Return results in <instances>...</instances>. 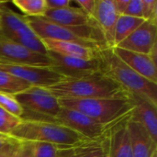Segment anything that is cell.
<instances>
[{"label": "cell", "mask_w": 157, "mask_h": 157, "mask_svg": "<svg viewBox=\"0 0 157 157\" xmlns=\"http://www.w3.org/2000/svg\"><path fill=\"white\" fill-rule=\"evenodd\" d=\"M127 128L133 157H152L157 153V144L141 123L130 117Z\"/></svg>", "instance_id": "obj_17"}, {"label": "cell", "mask_w": 157, "mask_h": 157, "mask_svg": "<svg viewBox=\"0 0 157 157\" xmlns=\"http://www.w3.org/2000/svg\"><path fill=\"white\" fill-rule=\"evenodd\" d=\"M22 119L0 108V133L8 135L21 123Z\"/></svg>", "instance_id": "obj_25"}, {"label": "cell", "mask_w": 157, "mask_h": 157, "mask_svg": "<svg viewBox=\"0 0 157 157\" xmlns=\"http://www.w3.org/2000/svg\"><path fill=\"white\" fill-rule=\"evenodd\" d=\"M19 144L18 141L17 140H13L11 143H9L8 144H6L2 150H0V157H8L11 153L14 151V149L17 146V144Z\"/></svg>", "instance_id": "obj_32"}, {"label": "cell", "mask_w": 157, "mask_h": 157, "mask_svg": "<svg viewBox=\"0 0 157 157\" xmlns=\"http://www.w3.org/2000/svg\"><path fill=\"white\" fill-rule=\"evenodd\" d=\"M97 58L100 73L115 81L129 94L140 96L157 105V84L145 79L125 64L113 52L112 48L98 50Z\"/></svg>", "instance_id": "obj_2"}, {"label": "cell", "mask_w": 157, "mask_h": 157, "mask_svg": "<svg viewBox=\"0 0 157 157\" xmlns=\"http://www.w3.org/2000/svg\"><path fill=\"white\" fill-rule=\"evenodd\" d=\"M129 97L133 103L131 119L141 123L157 144V105L137 95L130 94Z\"/></svg>", "instance_id": "obj_14"}, {"label": "cell", "mask_w": 157, "mask_h": 157, "mask_svg": "<svg viewBox=\"0 0 157 157\" xmlns=\"http://www.w3.org/2000/svg\"><path fill=\"white\" fill-rule=\"evenodd\" d=\"M0 33L32 52L47 54L41 40L30 29L24 15L16 13L2 1H0Z\"/></svg>", "instance_id": "obj_5"}, {"label": "cell", "mask_w": 157, "mask_h": 157, "mask_svg": "<svg viewBox=\"0 0 157 157\" xmlns=\"http://www.w3.org/2000/svg\"><path fill=\"white\" fill-rule=\"evenodd\" d=\"M129 1L130 0H113L115 8H116L117 12H118V14L120 16L124 14L125 9H126L127 6L129 4Z\"/></svg>", "instance_id": "obj_33"}, {"label": "cell", "mask_w": 157, "mask_h": 157, "mask_svg": "<svg viewBox=\"0 0 157 157\" xmlns=\"http://www.w3.org/2000/svg\"><path fill=\"white\" fill-rule=\"evenodd\" d=\"M0 70L29 84L31 86L47 88L65 80L63 76L49 67L0 63Z\"/></svg>", "instance_id": "obj_10"}, {"label": "cell", "mask_w": 157, "mask_h": 157, "mask_svg": "<svg viewBox=\"0 0 157 157\" xmlns=\"http://www.w3.org/2000/svg\"><path fill=\"white\" fill-rule=\"evenodd\" d=\"M156 37L157 23L144 20L138 29L116 47L134 52L149 54L150 51L156 44Z\"/></svg>", "instance_id": "obj_12"}, {"label": "cell", "mask_w": 157, "mask_h": 157, "mask_svg": "<svg viewBox=\"0 0 157 157\" xmlns=\"http://www.w3.org/2000/svg\"><path fill=\"white\" fill-rule=\"evenodd\" d=\"M48 9H60L71 6V0H45Z\"/></svg>", "instance_id": "obj_30"}, {"label": "cell", "mask_w": 157, "mask_h": 157, "mask_svg": "<svg viewBox=\"0 0 157 157\" xmlns=\"http://www.w3.org/2000/svg\"><path fill=\"white\" fill-rule=\"evenodd\" d=\"M41 17L70 29L84 26L98 25L94 18L86 15L81 9L74 6L60 9H47Z\"/></svg>", "instance_id": "obj_16"}, {"label": "cell", "mask_w": 157, "mask_h": 157, "mask_svg": "<svg viewBox=\"0 0 157 157\" xmlns=\"http://www.w3.org/2000/svg\"><path fill=\"white\" fill-rule=\"evenodd\" d=\"M14 97L25 112L37 113L47 118L48 121H52L62 108L59 98L44 87L31 86Z\"/></svg>", "instance_id": "obj_6"}, {"label": "cell", "mask_w": 157, "mask_h": 157, "mask_svg": "<svg viewBox=\"0 0 157 157\" xmlns=\"http://www.w3.org/2000/svg\"><path fill=\"white\" fill-rule=\"evenodd\" d=\"M0 63L52 67V61L46 54L32 52L0 33Z\"/></svg>", "instance_id": "obj_7"}, {"label": "cell", "mask_w": 157, "mask_h": 157, "mask_svg": "<svg viewBox=\"0 0 157 157\" xmlns=\"http://www.w3.org/2000/svg\"><path fill=\"white\" fill-rule=\"evenodd\" d=\"M131 116L121 120L109 130V157H133L127 123Z\"/></svg>", "instance_id": "obj_18"}, {"label": "cell", "mask_w": 157, "mask_h": 157, "mask_svg": "<svg viewBox=\"0 0 157 157\" xmlns=\"http://www.w3.org/2000/svg\"><path fill=\"white\" fill-rule=\"evenodd\" d=\"M25 18L30 29L40 40L49 39V40H56L72 41L85 46L95 48L93 45L89 44L88 42L85 41L77 35H75L69 29L55 24L52 21H49L41 17H25Z\"/></svg>", "instance_id": "obj_11"}, {"label": "cell", "mask_w": 157, "mask_h": 157, "mask_svg": "<svg viewBox=\"0 0 157 157\" xmlns=\"http://www.w3.org/2000/svg\"><path fill=\"white\" fill-rule=\"evenodd\" d=\"M47 52H52L61 55L80 58L84 60H92L97 56V52L98 50L85 46L76 42L65 41V40H56L42 39L41 40Z\"/></svg>", "instance_id": "obj_19"}, {"label": "cell", "mask_w": 157, "mask_h": 157, "mask_svg": "<svg viewBox=\"0 0 157 157\" xmlns=\"http://www.w3.org/2000/svg\"><path fill=\"white\" fill-rule=\"evenodd\" d=\"M12 4L20 9L25 17H42L48 9L45 0H14Z\"/></svg>", "instance_id": "obj_24"}, {"label": "cell", "mask_w": 157, "mask_h": 157, "mask_svg": "<svg viewBox=\"0 0 157 157\" xmlns=\"http://www.w3.org/2000/svg\"><path fill=\"white\" fill-rule=\"evenodd\" d=\"M109 130L98 139L86 140L75 146V157H109Z\"/></svg>", "instance_id": "obj_20"}, {"label": "cell", "mask_w": 157, "mask_h": 157, "mask_svg": "<svg viewBox=\"0 0 157 157\" xmlns=\"http://www.w3.org/2000/svg\"><path fill=\"white\" fill-rule=\"evenodd\" d=\"M61 107L78 111L96 122L111 127L131 116L133 103L129 98H59Z\"/></svg>", "instance_id": "obj_3"}, {"label": "cell", "mask_w": 157, "mask_h": 157, "mask_svg": "<svg viewBox=\"0 0 157 157\" xmlns=\"http://www.w3.org/2000/svg\"><path fill=\"white\" fill-rule=\"evenodd\" d=\"M52 121L72 130L86 140L98 139L102 137L110 128L96 122L92 119L78 111L63 107Z\"/></svg>", "instance_id": "obj_8"}, {"label": "cell", "mask_w": 157, "mask_h": 157, "mask_svg": "<svg viewBox=\"0 0 157 157\" xmlns=\"http://www.w3.org/2000/svg\"><path fill=\"white\" fill-rule=\"evenodd\" d=\"M123 15L143 18V2L142 0H130ZM144 19V18H143Z\"/></svg>", "instance_id": "obj_28"}, {"label": "cell", "mask_w": 157, "mask_h": 157, "mask_svg": "<svg viewBox=\"0 0 157 157\" xmlns=\"http://www.w3.org/2000/svg\"><path fill=\"white\" fill-rule=\"evenodd\" d=\"M113 52L129 67L145 79L157 84L156 64L148 54L124 50L119 47L112 48Z\"/></svg>", "instance_id": "obj_15"}, {"label": "cell", "mask_w": 157, "mask_h": 157, "mask_svg": "<svg viewBox=\"0 0 157 157\" xmlns=\"http://www.w3.org/2000/svg\"><path fill=\"white\" fill-rule=\"evenodd\" d=\"M71 157H75V154H74V155H73V156H71Z\"/></svg>", "instance_id": "obj_37"}, {"label": "cell", "mask_w": 157, "mask_h": 157, "mask_svg": "<svg viewBox=\"0 0 157 157\" xmlns=\"http://www.w3.org/2000/svg\"><path fill=\"white\" fill-rule=\"evenodd\" d=\"M29 87H31L29 84L0 70V93L16 96Z\"/></svg>", "instance_id": "obj_23"}, {"label": "cell", "mask_w": 157, "mask_h": 157, "mask_svg": "<svg viewBox=\"0 0 157 157\" xmlns=\"http://www.w3.org/2000/svg\"><path fill=\"white\" fill-rule=\"evenodd\" d=\"M144 19L129 17L126 15H121L117 20L114 33V47L129 37L136 29H138Z\"/></svg>", "instance_id": "obj_21"}, {"label": "cell", "mask_w": 157, "mask_h": 157, "mask_svg": "<svg viewBox=\"0 0 157 157\" xmlns=\"http://www.w3.org/2000/svg\"><path fill=\"white\" fill-rule=\"evenodd\" d=\"M9 136L18 142L48 143L68 148L86 141L80 134L63 125L43 120H22Z\"/></svg>", "instance_id": "obj_4"}, {"label": "cell", "mask_w": 157, "mask_h": 157, "mask_svg": "<svg viewBox=\"0 0 157 157\" xmlns=\"http://www.w3.org/2000/svg\"><path fill=\"white\" fill-rule=\"evenodd\" d=\"M33 157H71L74 147H61L48 143H31Z\"/></svg>", "instance_id": "obj_22"}, {"label": "cell", "mask_w": 157, "mask_h": 157, "mask_svg": "<svg viewBox=\"0 0 157 157\" xmlns=\"http://www.w3.org/2000/svg\"><path fill=\"white\" fill-rule=\"evenodd\" d=\"M17 157H33L31 143L20 142Z\"/></svg>", "instance_id": "obj_31"}, {"label": "cell", "mask_w": 157, "mask_h": 157, "mask_svg": "<svg viewBox=\"0 0 157 157\" xmlns=\"http://www.w3.org/2000/svg\"><path fill=\"white\" fill-rule=\"evenodd\" d=\"M47 89L58 98H129V93L100 72L65 79Z\"/></svg>", "instance_id": "obj_1"}, {"label": "cell", "mask_w": 157, "mask_h": 157, "mask_svg": "<svg viewBox=\"0 0 157 157\" xmlns=\"http://www.w3.org/2000/svg\"><path fill=\"white\" fill-rule=\"evenodd\" d=\"M19 144H20V142H19V144H17V146L14 149V151L11 153V155L8 157H17V152H18V148H19Z\"/></svg>", "instance_id": "obj_35"}, {"label": "cell", "mask_w": 157, "mask_h": 157, "mask_svg": "<svg viewBox=\"0 0 157 157\" xmlns=\"http://www.w3.org/2000/svg\"><path fill=\"white\" fill-rule=\"evenodd\" d=\"M119 17L113 0H96L94 19L109 48L114 47L115 27Z\"/></svg>", "instance_id": "obj_13"}, {"label": "cell", "mask_w": 157, "mask_h": 157, "mask_svg": "<svg viewBox=\"0 0 157 157\" xmlns=\"http://www.w3.org/2000/svg\"><path fill=\"white\" fill-rule=\"evenodd\" d=\"M47 55L52 61L51 69L65 79H77L100 72L97 56L92 60H84L52 52H47Z\"/></svg>", "instance_id": "obj_9"}, {"label": "cell", "mask_w": 157, "mask_h": 157, "mask_svg": "<svg viewBox=\"0 0 157 157\" xmlns=\"http://www.w3.org/2000/svg\"><path fill=\"white\" fill-rule=\"evenodd\" d=\"M75 3L78 5V8L81 9L86 15L94 18L96 0H75Z\"/></svg>", "instance_id": "obj_29"}, {"label": "cell", "mask_w": 157, "mask_h": 157, "mask_svg": "<svg viewBox=\"0 0 157 157\" xmlns=\"http://www.w3.org/2000/svg\"><path fill=\"white\" fill-rule=\"evenodd\" d=\"M0 108L22 119L24 116V109L17 102L16 98L12 95L0 93Z\"/></svg>", "instance_id": "obj_26"}, {"label": "cell", "mask_w": 157, "mask_h": 157, "mask_svg": "<svg viewBox=\"0 0 157 157\" xmlns=\"http://www.w3.org/2000/svg\"><path fill=\"white\" fill-rule=\"evenodd\" d=\"M152 157H157V153H155V155H154Z\"/></svg>", "instance_id": "obj_36"}, {"label": "cell", "mask_w": 157, "mask_h": 157, "mask_svg": "<svg viewBox=\"0 0 157 157\" xmlns=\"http://www.w3.org/2000/svg\"><path fill=\"white\" fill-rule=\"evenodd\" d=\"M14 139L8 135H4L0 133V150H2L6 144L11 143Z\"/></svg>", "instance_id": "obj_34"}, {"label": "cell", "mask_w": 157, "mask_h": 157, "mask_svg": "<svg viewBox=\"0 0 157 157\" xmlns=\"http://www.w3.org/2000/svg\"><path fill=\"white\" fill-rule=\"evenodd\" d=\"M143 2V18L146 21L157 23L156 0H142Z\"/></svg>", "instance_id": "obj_27"}]
</instances>
